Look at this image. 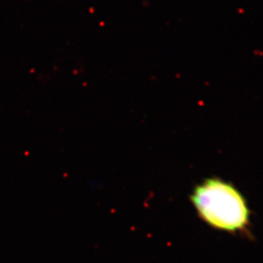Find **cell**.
<instances>
[{"mask_svg":"<svg viewBox=\"0 0 263 263\" xmlns=\"http://www.w3.org/2000/svg\"><path fill=\"white\" fill-rule=\"evenodd\" d=\"M191 202L200 220L216 230L238 233L248 228L251 210L246 197L232 183L208 178L193 189Z\"/></svg>","mask_w":263,"mask_h":263,"instance_id":"1","label":"cell"}]
</instances>
